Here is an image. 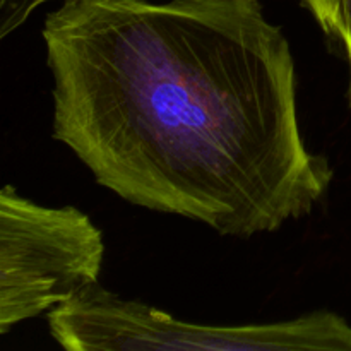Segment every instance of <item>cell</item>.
I'll use <instances>...</instances> for the list:
<instances>
[{
  "label": "cell",
  "instance_id": "2",
  "mask_svg": "<svg viewBox=\"0 0 351 351\" xmlns=\"http://www.w3.org/2000/svg\"><path fill=\"white\" fill-rule=\"evenodd\" d=\"M48 329L69 351H351V326L335 312L271 324H191L99 283L48 312Z\"/></svg>",
  "mask_w": 351,
  "mask_h": 351
},
{
  "label": "cell",
  "instance_id": "5",
  "mask_svg": "<svg viewBox=\"0 0 351 351\" xmlns=\"http://www.w3.org/2000/svg\"><path fill=\"white\" fill-rule=\"evenodd\" d=\"M48 2L53 0H0V38L3 40L19 29L38 7Z\"/></svg>",
  "mask_w": 351,
  "mask_h": 351
},
{
  "label": "cell",
  "instance_id": "4",
  "mask_svg": "<svg viewBox=\"0 0 351 351\" xmlns=\"http://www.w3.org/2000/svg\"><path fill=\"white\" fill-rule=\"evenodd\" d=\"M304 3L348 62L351 101V0H304Z\"/></svg>",
  "mask_w": 351,
  "mask_h": 351
},
{
  "label": "cell",
  "instance_id": "1",
  "mask_svg": "<svg viewBox=\"0 0 351 351\" xmlns=\"http://www.w3.org/2000/svg\"><path fill=\"white\" fill-rule=\"evenodd\" d=\"M41 34L53 139L123 201L252 237L328 192L290 43L259 0H67Z\"/></svg>",
  "mask_w": 351,
  "mask_h": 351
},
{
  "label": "cell",
  "instance_id": "3",
  "mask_svg": "<svg viewBox=\"0 0 351 351\" xmlns=\"http://www.w3.org/2000/svg\"><path fill=\"white\" fill-rule=\"evenodd\" d=\"M101 230L72 206L48 208L12 185L0 192V332L98 283Z\"/></svg>",
  "mask_w": 351,
  "mask_h": 351
}]
</instances>
